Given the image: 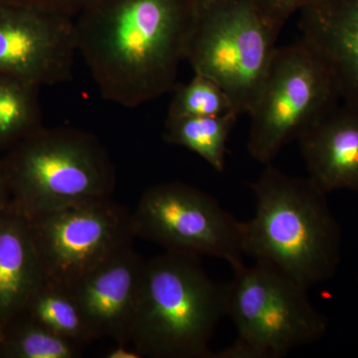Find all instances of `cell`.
I'll return each instance as SVG.
<instances>
[{
	"instance_id": "cell-11",
	"label": "cell",
	"mask_w": 358,
	"mask_h": 358,
	"mask_svg": "<svg viewBox=\"0 0 358 358\" xmlns=\"http://www.w3.org/2000/svg\"><path fill=\"white\" fill-rule=\"evenodd\" d=\"M145 265L129 244L68 288L95 341L131 345Z\"/></svg>"
},
{
	"instance_id": "cell-18",
	"label": "cell",
	"mask_w": 358,
	"mask_h": 358,
	"mask_svg": "<svg viewBox=\"0 0 358 358\" xmlns=\"http://www.w3.org/2000/svg\"><path fill=\"white\" fill-rule=\"evenodd\" d=\"M83 348L23 313L2 329V358H78Z\"/></svg>"
},
{
	"instance_id": "cell-1",
	"label": "cell",
	"mask_w": 358,
	"mask_h": 358,
	"mask_svg": "<svg viewBox=\"0 0 358 358\" xmlns=\"http://www.w3.org/2000/svg\"><path fill=\"white\" fill-rule=\"evenodd\" d=\"M196 9L197 0H90L75 39L103 100L134 109L173 91Z\"/></svg>"
},
{
	"instance_id": "cell-20",
	"label": "cell",
	"mask_w": 358,
	"mask_h": 358,
	"mask_svg": "<svg viewBox=\"0 0 358 358\" xmlns=\"http://www.w3.org/2000/svg\"><path fill=\"white\" fill-rule=\"evenodd\" d=\"M74 20L90 0H1Z\"/></svg>"
},
{
	"instance_id": "cell-19",
	"label": "cell",
	"mask_w": 358,
	"mask_h": 358,
	"mask_svg": "<svg viewBox=\"0 0 358 358\" xmlns=\"http://www.w3.org/2000/svg\"><path fill=\"white\" fill-rule=\"evenodd\" d=\"M174 90L176 93L169 105L167 117L236 114L229 96L224 90L213 80L203 75L194 74L188 83L176 87Z\"/></svg>"
},
{
	"instance_id": "cell-3",
	"label": "cell",
	"mask_w": 358,
	"mask_h": 358,
	"mask_svg": "<svg viewBox=\"0 0 358 358\" xmlns=\"http://www.w3.org/2000/svg\"><path fill=\"white\" fill-rule=\"evenodd\" d=\"M9 208L30 220L71 205L110 199L114 162L93 134L43 126L0 155Z\"/></svg>"
},
{
	"instance_id": "cell-17",
	"label": "cell",
	"mask_w": 358,
	"mask_h": 358,
	"mask_svg": "<svg viewBox=\"0 0 358 358\" xmlns=\"http://www.w3.org/2000/svg\"><path fill=\"white\" fill-rule=\"evenodd\" d=\"M23 313L51 331L85 346L95 341L69 289L44 280Z\"/></svg>"
},
{
	"instance_id": "cell-15",
	"label": "cell",
	"mask_w": 358,
	"mask_h": 358,
	"mask_svg": "<svg viewBox=\"0 0 358 358\" xmlns=\"http://www.w3.org/2000/svg\"><path fill=\"white\" fill-rule=\"evenodd\" d=\"M239 115L166 117L164 140L187 148L202 157L218 173L225 171L226 150L231 131Z\"/></svg>"
},
{
	"instance_id": "cell-8",
	"label": "cell",
	"mask_w": 358,
	"mask_h": 358,
	"mask_svg": "<svg viewBox=\"0 0 358 358\" xmlns=\"http://www.w3.org/2000/svg\"><path fill=\"white\" fill-rule=\"evenodd\" d=\"M136 237L185 255L210 256L234 268L243 264L242 227L208 193L186 183L147 188L131 211Z\"/></svg>"
},
{
	"instance_id": "cell-22",
	"label": "cell",
	"mask_w": 358,
	"mask_h": 358,
	"mask_svg": "<svg viewBox=\"0 0 358 358\" xmlns=\"http://www.w3.org/2000/svg\"><path fill=\"white\" fill-rule=\"evenodd\" d=\"M129 345H121L115 343L114 348H110L105 353L106 358H141V355L136 348H129Z\"/></svg>"
},
{
	"instance_id": "cell-4",
	"label": "cell",
	"mask_w": 358,
	"mask_h": 358,
	"mask_svg": "<svg viewBox=\"0 0 358 358\" xmlns=\"http://www.w3.org/2000/svg\"><path fill=\"white\" fill-rule=\"evenodd\" d=\"M226 315V285L199 257L166 251L147 261L131 345L143 357L212 358L210 343Z\"/></svg>"
},
{
	"instance_id": "cell-13",
	"label": "cell",
	"mask_w": 358,
	"mask_h": 358,
	"mask_svg": "<svg viewBox=\"0 0 358 358\" xmlns=\"http://www.w3.org/2000/svg\"><path fill=\"white\" fill-rule=\"evenodd\" d=\"M301 26L341 100L358 103V0H320L307 7Z\"/></svg>"
},
{
	"instance_id": "cell-25",
	"label": "cell",
	"mask_w": 358,
	"mask_h": 358,
	"mask_svg": "<svg viewBox=\"0 0 358 358\" xmlns=\"http://www.w3.org/2000/svg\"><path fill=\"white\" fill-rule=\"evenodd\" d=\"M197 1H199V2H209V1H212V0H197Z\"/></svg>"
},
{
	"instance_id": "cell-2",
	"label": "cell",
	"mask_w": 358,
	"mask_h": 358,
	"mask_svg": "<svg viewBox=\"0 0 358 358\" xmlns=\"http://www.w3.org/2000/svg\"><path fill=\"white\" fill-rule=\"evenodd\" d=\"M249 186L255 213L242 227L244 254L308 289L333 279L343 233L327 193L310 176H288L271 164Z\"/></svg>"
},
{
	"instance_id": "cell-23",
	"label": "cell",
	"mask_w": 358,
	"mask_h": 358,
	"mask_svg": "<svg viewBox=\"0 0 358 358\" xmlns=\"http://www.w3.org/2000/svg\"><path fill=\"white\" fill-rule=\"evenodd\" d=\"M9 209V190L6 173L0 157V218Z\"/></svg>"
},
{
	"instance_id": "cell-6",
	"label": "cell",
	"mask_w": 358,
	"mask_h": 358,
	"mask_svg": "<svg viewBox=\"0 0 358 358\" xmlns=\"http://www.w3.org/2000/svg\"><path fill=\"white\" fill-rule=\"evenodd\" d=\"M279 35L252 0L197 1L185 60L224 90L238 115L249 114Z\"/></svg>"
},
{
	"instance_id": "cell-9",
	"label": "cell",
	"mask_w": 358,
	"mask_h": 358,
	"mask_svg": "<svg viewBox=\"0 0 358 358\" xmlns=\"http://www.w3.org/2000/svg\"><path fill=\"white\" fill-rule=\"evenodd\" d=\"M45 280L70 288L136 237L131 211L110 199L26 220Z\"/></svg>"
},
{
	"instance_id": "cell-24",
	"label": "cell",
	"mask_w": 358,
	"mask_h": 358,
	"mask_svg": "<svg viewBox=\"0 0 358 358\" xmlns=\"http://www.w3.org/2000/svg\"><path fill=\"white\" fill-rule=\"evenodd\" d=\"M0 358H2V331L0 329Z\"/></svg>"
},
{
	"instance_id": "cell-7",
	"label": "cell",
	"mask_w": 358,
	"mask_h": 358,
	"mask_svg": "<svg viewBox=\"0 0 358 358\" xmlns=\"http://www.w3.org/2000/svg\"><path fill=\"white\" fill-rule=\"evenodd\" d=\"M331 73L305 41L275 49L249 112L247 148L267 166L341 102Z\"/></svg>"
},
{
	"instance_id": "cell-5",
	"label": "cell",
	"mask_w": 358,
	"mask_h": 358,
	"mask_svg": "<svg viewBox=\"0 0 358 358\" xmlns=\"http://www.w3.org/2000/svg\"><path fill=\"white\" fill-rule=\"evenodd\" d=\"M232 270L226 315L237 338L212 358H281L326 336L329 320L313 305L308 289L264 263Z\"/></svg>"
},
{
	"instance_id": "cell-21",
	"label": "cell",
	"mask_w": 358,
	"mask_h": 358,
	"mask_svg": "<svg viewBox=\"0 0 358 358\" xmlns=\"http://www.w3.org/2000/svg\"><path fill=\"white\" fill-rule=\"evenodd\" d=\"M264 17L281 30L288 14L300 6H310L320 0H252Z\"/></svg>"
},
{
	"instance_id": "cell-16",
	"label": "cell",
	"mask_w": 358,
	"mask_h": 358,
	"mask_svg": "<svg viewBox=\"0 0 358 358\" xmlns=\"http://www.w3.org/2000/svg\"><path fill=\"white\" fill-rule=\"evenodd\" d=\"M38 85L0 73V154L43 126Z\"/></svg>"
},
{
	"instance_id": "cell-12",
	"label": "cell",
	"mask_w": 358,
	"mask_h": 358,
	"mask_svg": "<svg viewBox=\"0 0 358 358\" xmlns=\"http://www.w3.org/2000/svg\"><path fill=\"white\" fill-rule=\"evenodd\" d=\"M298 141L308 176L324 192L358 193V103L341 101Z\"/></svg>"
},
{
	"instance_id": "cell-10",
	"label": "cell",
	"mask_w": 358,
	"mask_h": 358,
	"mask_svg": "<svg viewBox=\"0 0 358 358\" xmlns=\"http://www.w3.org/2000/svg\"><path fill=\"white\" fill-rule=\"evenodd\" d=\"M74 20L0 0V73L38 86L73 79Z\"/></svg>"
},
{
	"instance_id": "cell-14",
	"label": "cell",
	"mask_w": 358,
	"mask_h": 358,
	"mask_svg": "<svg viewBox=\"0 0 358 358\" xmlns=\"http://www.w3.org/2000/svg\"><path fill=\"white\" fill-rule=\"evenodd\" d=\"M45 277L26 219L8 209L0 218V329L25 310Z\"/></svg>"
}]
</instances>
